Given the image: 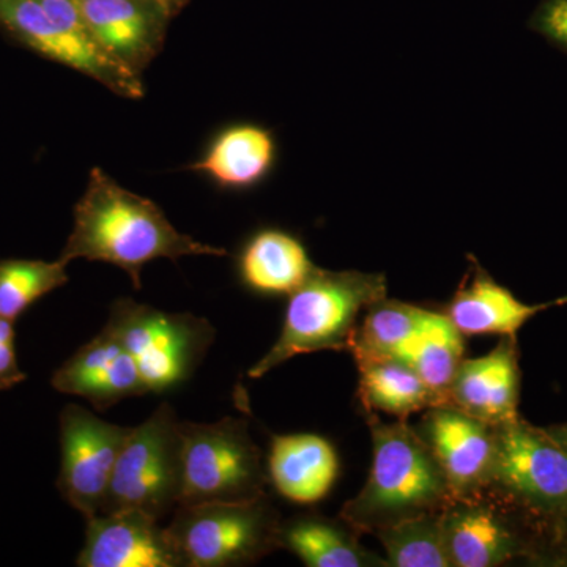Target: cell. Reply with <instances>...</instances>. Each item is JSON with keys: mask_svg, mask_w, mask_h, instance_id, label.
<instances>
[{"mask_svg": "<svg viewBox=\"0 0 567 567\" xmlns=\"http://www.w3.org/2000/svg\"><path fill=\"white\" fill-rule=\"evenodd\" d=\"M92 35L104 51L137 71L155 54V28L134 0H76Z\"/></svg>", "mask_w": 567, "mask_h": 567, "instance_id": "ffe728a7", "label": "cell"}, {"mask_svg": "<svg viewBox=\"0 0 567 567\" xmlns=\"http://www.w3.org/2000/svg\"><path fill=\"white\" fill-rule=\"evenodd\" d=\"M386 276L383 274L317 267L289 295L278 341L262 360L249 369L248 375L260 379L298 354L349 350L361 312L386 298Z\"/></svg>", "mask_w": 567, "mask_h": 567, "instance_id": "3957f363", "label": "cell"}, {"mask_svg": "<svg viewBox=\"0 0 567 567\" xmlns=\"http://www.w3.org/2000/svg\"><path fill=\"white\" fill-rule=\"evenodd\" d=\"M81 567H185L158 518L118 511L87 518Z\"/></svg>", "mask_w": 567, "mask_h": 567, "instance_id": "7c38bea8", "label": "cell"}, {"mask_svg": "<svg viewBox=\"0 0 567 567\" xmlns=\"http://www.w3.org/2000/svg\"><path fill=\"white\" fill-rule=\"evenodd\" d=\"M470 259L473 265L445 312L462 336L499 334L516 338L529 319L554 306L567 303V297L548 303H524L509 289L496 282L475 257Z\"/></svg>", "mask_w": 567, "mask_h": 567, "instance_id": "9a60e30c", "label": "cell"}, {"mask_svg": "<svg viewBox=\"0 0 567 567\" xmlns=\"http://www.w3.org/2000/svg\"><path fill=\"white\" fill-rule=\"evenodd\" d=\"M132 427L107 423L81 405L61 413L58 488L71 507L92 518L102 513L118 453Z\"/></svg>", "mask_w": 567, "mask_h": 567, "instance_id": "9c48e42d", "label": "cell"}, {"mask_svg": "<svg viewBox=\"0 0 567 567\" xmlns=\"http://www.w3.org/2000/svg\"><path fill=\"white\" fill-rule=\"evenodd\" d=\"M279 158L275 133L257 123H235L216 134L203 158L189 171L203 174L219 188L249 192L274 173Z\"/></svg>", "mask_w": 567, "mask_h": 567, "instance_id": "2e32d148", "label": "cell"}, {"mask_svg": "<svg viewBox=\"0 0 567 567\" xmlns=\"http://www.w3.org/2000/svg\"><path fill=\"white\" fill-rule=\"evenodd\" d=\"M528 25L567 54V0H543L533 11Z\"/></svg>", "mask_w": 567, "mask_h": 567, "instance_id": "4316f807", "label": "cell"}, {"mask_svg": "<svg viewBox=\"0 0 567 567\" xmlns=\"http://www.w3.org/2000/svg\"><path fill=\"white\" fill-rule=\"evenodd\" d=\"M0 20L44 58L80 71L126 99L144 95L137 71L112 58L99 41L66 32L39 0H0Z\"/></svg>", "mask_w": 567, "mask_h": 567, "instance_id": "30bf717a", "label": "cell"}, {"mask_svg": "<svg viewBox=\"0 0 567 567\" xmlns=\"http://www.w3.org/2000/svg\"><path fill=\"white\" fill-rule=\"evenodd\" d=\"M106 328L132 354L147 393L155 394L186 382L215 341L208 320L159 311L132 298L112 305Z\"/></svg>", "mask_w": 567, "mask_h": 567, "instance_id": "5b68a950", "label": "cell"}, {"mask_svg": "<svg viewBox=\"0 0 567 567\" xmlns=\"http://www.w3.org/2000/svg\"><path fill=\"white\" fill-rule=\"evenodd\" d=\"M51 385L59 393L84 398L100 412L148 394L132 354L106 327L54 372Z\"/></svg>", "mask_w": 567, "mask_h": 567, "instance_id": "4fadbf2b", "label": "cell"}, {"mask_svg": "<svg viewBox=\"0 0 567 567\" xmlns=\"http://www.w3.org/2000/svg\"><path fill=\"white\" fill-rule=\"evenodd\" d=\"M227 256L226 249L178 233L162 208L147 197L123 188L100 167L89 175L61 259H85L121 268L141 289V271L156 259Z\"/></svg>", "mask_w": 567, "mask_h": 567, "instance_id": "6da1fadb", "label": "cell"}, {"mask_svg": "<svg viewBox=\"0 0 567 567\" xmlns=\"http://www.w3.org/2000/svg\"><path fill=\"white\" fill-rule=\"evenodd\" d=\"M372 466L360 494L349 499L341 520L357 533H371L442 513L454 502L453 492L424 440L405 420L385 423L372 413Z\"/></svg>", "mask_w": 567, "mask_h": 567, "instance_id": "7a4b0ae2", "label": "cell"}, {"mask_svg": "<svg viewBox=\"0 0 567 567\" xmlns=\"http://www.w3.org/2000/svg\"><path fill=\"white\" fill-rule=\"evenodd\" d=\"M339 473L333 445L316 434L276 435L268 456V481L298 505H315L330 494Z\"/></svg>", "mask_w": 567, "mask_h": 567, "instance_id": "e0dca14e", "label": "cell"}, {"mask_svg": "<svg viewBox=\"0 0 567 567\" xmlns=\"http://www.w3.org/2000/svg\"><path fill=\"white\" fill-rule=\"evenodd\" d=\"M440 312L404 301H377L365 312L363 323L358 324L352 346L354 360L375 357H398L439 319Z\"/></svg>", "mask_w": 567, "mask_h": 567, "instance_id": "603a6c76", "label": "cell"}, {"mask_svg": "<svg viewBox=\"0 0 567 567\" xmlns=\"http://www.w3.org/2000/svg\"><path fill=\"white\" fill-rule=\"evenodd\" d=\"M447 404L491 425L518 420V360L516 339L503 336L492 352L462 360Z\"/></svg>", "mask_w": 567, "mask_h": 567, "instance_id": "5bb4252c", "label": "cell"}, {"mask_svg": "<svg viewBox=\"0 0 567 567\" xmlns=\"http://www.w3.org/2000/svg\"><path fill=\"white\" fill-rule=\"evenodd\" d=\"M544 431H546L547 435L550 436L555 443H558L567 453V424L551 425V427L544 429Z\"/></svg>", "mask_w": 567, "mask_h": 567, "instance_id": "f1b7e54d", "label": "cell"}, {"mask_svg": "<svg viewBox=\"0 0 567 567\" xmlns=\"http://www.w3.org/2000/svg\"><path fill=\"white\" fill-rule=\"evenodd\" d=\"M443 532L453 567L505 565L520 551L516 535L480 498L454 499L443 511Z\"/></svg>", "mask_w": 567, "mask_h": 567, "instance_id": "ac0fdd59", "label": "cell"}, {"mask_svg": "<svg viewBox=\"0 0 567 567\" xmlns=\"http://www.w3.org/2000/svg\"><path fill=\"white\" fill-rule=\"evenodd\" d=\"M316 268L303 241L281 229L254 234L238 257V274L245 286L271 297L292 295Z\"/></svg>", "mask_w": 567, "mask_h": 567, "instance_id": "d6986e66", "label": "cell"}, {"mask_svg": "<svg viewBox=\"0 0 567 567\" xmlns=\"http://www.w3.org/2000/svg\"><path fill=\"white\" fill-rule=\"evenodd\" d=\"M360 371V399L368 413L383 412L406 420L413 413L442 404L412 365L398 357L354 360Z\"/></svg>", "mask_w": 567, "mask_h": 567, "instance_id": "7402d4cb", "label": "cell"}, {"mask_svg": "<svg viewBox=\"0 0 567 567\" xmlns=\"http://www.w3.org/2000/svg\"><path fill=\"white\" fill-rule=\"evenodd\" d=\"M181 505L244 503L265 496L268 473L246 421L223 417L218 423L181 421Z\"/></svg>", "mask_w": 567, "mask_h": 567, "instance_id": "277c9868", "label": "cell"}, {"mask_svg": "<svg viewBox=\"0 0 567 567\" xmlns=\"http://www.w3.org/2000/svg\"><path fill=\"white\" fill-rule=\"evenodd\" d=\"M398 358L412 365L425 386L442 404H447L451 383L464 360V336L458 333L445 312H440L439 319Z\"/></svg>", "mask_w": 567, "mask_h": 567, "instance_id": "cb8c5ba5", "label": "cell"}, {"mask_svg": "<svg viewBox=\"0 0 567 567\" xmlns=\"http://www.w3.org/2000/svg\"><path fill=\"white\" fill-rule=\"evenodd\" d=\"M442 514L443 511L424 514L377 529L374 536L385 548L388 566L453 567L447 555Z\"/></svg>", "mask_w": 567, "mask_h": 567, "instance_id": "d4e9b609", "label": "cell"}, {"mask_svg": "<svg viewBox=\"0 0 567 567\" xmlns=\"http://www.w3.org/2000/svg\"><path fill=\"white\" fill-rule=\"evenodd\" d=\"M353 532L346 522L303 516L281 524L279 543L309 567L388 566L386 558L365 550Z\"/></svg>", "mask_w": 567, "mask_h": 567, "instance_id": "44dd1931", "label": "cell"}, {"mask_svg": "<svg viewBox=\"0 0 567 567\" xmlns=\"http://www.w3.org/2000/svg\"><path fill=\"white\" fill-rule=\"evenodd\" d=\"M416 432L442 468L454 498H480L491 488L496 461L494 425L453 404L425 410Z\"/></svg>", "mask_w": 567, "mask_h": 567, "instance_id": "8fae6325", "label": "cell"}, {"mask_svg": "<svg viewBox=\"0 0 567 567\" xmlns=\"http://www.w3.org/2000/svg\"><path fill=\"white\" fill-rule=\"evenodd\" d=\"M69 264L59 259L0 260V317L17 322L37 301L69 282Z\"/></svg>", "mask_w": 567, "mask_h": 567, "instance_id": "484cf974", "label": "cell"}, {"mask_svg": "<svg viewBox=\"0 0 567 567\" xmlns=\"http://www.w3.org/2000/svg\"><path fill=\"white\" fill-rule=\"evenodd\" d=\"M496 461L491 488L543 513L567 516V453L544 429L518 417L494 425Z\"/></svg>", "mask_w": 567, "mask_h": 567, "instance_id": "ba28073f", "label": "cell"}, {"mask_svg": "<svg viewBox=\"0 0 567 567\" xmlns=\"http://www.w3.org/2000/svg\"><path fill=\"white\" fill-rule=\"evenodd\" d=\"M14 322L0 317V391L24 382L25 374L18 365L14 350Z\"/></svg>", "mask_w": 567, "mask_h": 567, "instance_id": "83f0119b", "label": "cell"}, {"mask_svg": "<svg viewBox=\"0 0 567 567\" xmlns=\"http://www.w3.org/2000/svg\"><path fill=\"white\" fill-rule=\"evenodd\" d=\"M166 529L185 567L251 565L281 547V520L267 496L178 506Z\"/></svg>", "mask_w": 567, "mask_h": 567, "instance_id": "8992f818", "label": "cell"}, {"mask_svg": "<svg viewBox=\"0 0 567 567\" xmlns=\"http://www.w3.org/2000/svg\"><path fill=\"white\" fill-rule=\"evenodd\" d=\"M182 473L181 421L163 402L126 436L100 514L141 511L162 520L181 505Z\"/></svg>", "mask_w": 567, "mask_h": 567, "instance_id": "52a82bcc", "label": "cell"}]
</instances>
